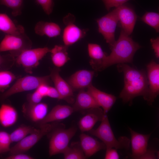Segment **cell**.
Segmentation results:
<instances>
[{
    "mask_svg": "<svg viewBox=\"0 0 159 159\" xmlns=\"http://www.w3.org/2000/svg\"><path fill=\"white\" fill-rule=\"evenodd\" d=\"M119 72H123L124 85L119 97L124 103H132L133 100L138 96H142L146 100L148 91L147 75L143 70H138L126 63L118 64Z\"/></svg>",
    "mask_w": 159,
    "mask_h": 159,
    "instance_id": "cell-1",
    "label": "cell"
},
{
    "mask_svg": "<svg viewBox=\"0 0 159 159\" xmlns=\"http://www.w3.org/2000/svg\"><path fill=\"white\" fill-rule=\"evenodd\" d=\"M141 46L127 34L123 30L118 40L110 49L111 52L100 62L92 66L96 71H100L116 64L132 63L135 53Z\"/></svg>",
    "mask_w": 159,
    "mask_h": 159,
    "instance_id": "cell-2",
    "label": "cell"
},
{
    "mask_svg": "<svg viewBox=\"0 0 159 159\" xmlns=\"http://www.w3.org/2000/svg\"><path fill=\"white\" fill-rule=\"evenodd\" d=\"M89 132L102 141L105 146L106 150L111 148L128 149L129 148L130 140L128 138L122 136L117 139L115 137L107 114H104L100 125L97 128L92 129Z\"/></svg>",
    "mask_w": 159,
    "mask_h": 159,
    "instance_id": "cell-3",
    "label": "cell"
},
{
    "mask_svg": "<svg viewBox=\"0 0 159 159\" xmlns=\"http://www.w3.org/2000/svg\"><path fill=\"white\" fill-rule=\"evenodd\" d=\"M50 78L49 75L43 77L27 75L20 78L9 89L1 93L0 99L4 100L14 94L36 89L42 85H49L51 82Z\"/></svg>",
    "mask_w": 159,
    "mask_h": 159,
    "instance_id": "cell-4",
    "label": "cell"
},
{
    "mask_svg": "<svg viewBox=\"0 0 159 159\" xmlns=\"http://www.w3.org/2000/svg\"><path fill=\"white\" fill-rule=\"evenodd\" d=\"M77 131V128L74 126L68 129L59 127L54 130L49 140V155L52 156L63 153L69 146L70 140L74 135Z\"/></svg>",
    "mask_w": 159,
    "mask_h": 159,
    "instance_id": "cell-5",
    "label": "cell"
},
{
    "mask_svg": "<svg viewBox=\"0 0 159 159\" xmlns=\"http://www.w3.org/2000/svg\"><path fill=\"white\" fill-rule=\"evenodd\" d=\"M50 51L47 47L26 49L17 56L16 62L21 65L27 73L31 74L33 69L38 66L40 60Z\"/></svg>",
    "mask_w": 159,
    "mask_h": 159,
    "instance_id": "cell-6",
    "label": "cell"
},
{
    "mask_svg": "<svg viewBox=\"0 0 159 159\" xmlns=\"http://www.w3.org/2000/svg\"><path fill=\"white\" fill-rule=\"evenodd\" d=\"M53 127L52 125L49 123L41 125L39 129H37L10 148V154L24 153L28 151L42 138L51 131Z\"/></svg>",
    "mask_w": 159,
    "mask_h": 159,
    "instance_id": "cell-7",
    "label": "cell"
},
{
    "mask_svg": "<svg viewBox=\"0 0 159 159\" xmlns=\"http://www.w3.org/2000/svg\"><path fill=\"white\" fill-rule=\"evenodd\" d=\"M98 31L108 44L110 49L115 43V32L119 19L114 9L105 16L96 19Z\"/></svg>",
    "mask_w": 159,
    "mask_h": 159,
    "instance_id": "cell-8",
    "label": "cell"
},
{
    "mask_svg": "<svg viewBox=\"0 0 159 159\" xmlns=\"http://www.w3.org/2000/svg\"><path fill=\"white\" fill-rule=\"evenodd\" d=\"M65 26L63 32L62 39L64 45L69 47L84 38L88 31V29H81L75 24V17L69 13L63 19Z\"/></svg>",
    "mask_w": 159,
    "mask_h": 159,
    "instance_id": "cell-9",
    "label": "cell"
},
{
    "mask_svg": "<svg viewBox=\"0 0 159 159\" xmlns=\"http://www.w3.org/2000/svg\"><path fill=\"white\" fill-rule=\"evenodd\" d=\"M32 44L24 33L18 35L6 34L0 43V52H16L18 55L22 51L31 48Z\"/></svg>",
    "mask_w": 159,
    "mask_h": 159,
    "instance_id": "cell-10",
    "label": "cell"
},
{
    "mask_svg": "<svg viewBox=\"0 0 159 159\" xmlns=\"http://www.w3.org/2000/svg\"><path fill=\"white\" fill-rule=\"evenodd\" d=\"M148 84L147 103L151 105L159 93V64L153 60L147 66Z\"/></svg>",
    "mask_w": 159,
    "mask_h": 159,
    "instance_id": "cell-11",
    "label": "cell"
},
{
    "mask_svg": "<svg viewBox=\"0 0 159 159\" xmlns=\"http://www.w3.org/2000/svg\"><path fill=\"white\" fill-rule=\"evenodd\" d=\"M115 9L122 30L130 36L133 32L137 20V16L135 11L131 7L125 4Z\"/></svg>",
    "mask_w": 159,
    "mask_h": 159,
    "instance_id": "cell-12",
    "label": "cell"
},
{
    "mask_svg": "<svg viewBox=\"0 0 159 159\" xmlns=\"http://www.w3.org/2000/svg\"><path fill=\"white\" fill-rule=\"evenodd\" d=\"M60 70L59 68H54L51 72L50 77L59 94L60 100H65L69 102H73V90L68 83L60 76Z\"/></svg>",
    "mask_w": 159,
    "mask_h": 159,
    "instance_id": "cell-13",
    "label": "cell"
},
{
    "mask_svg": "<svg viewBox=\"0 0 159 159\" xmlns=\"http://www.w3.org/2000/svg\"><path fill=\"white\" fill-rule=\"evenodd\" d=\"M129 128L131 136L132 157L133 159H139L148 150V143L151 133L141 134Z\"/></svg>",
    "mask_w": 159,
    "mask_h": 159,
    "instance_id": "cell-14",
    "label": "cell"
},
{
    "mask_svg": "<svg viewBox=\"0 0 159 159\" xmlns=\"http://www.w3.org/2000/svg\"><path fill=\"white\" fill-rule=\"evenodd\" d=\"M94 75L93 71L79 70L69 77L67 82L73 90H82L87 88L92 84Z\"/></svg>",
    "mask_w": 159,
    "mask_h": 159,
    "instance_id": "cell-15",
    "label": "cell"
},
{
    "mask_svg": "<svg viewBox=\"0 0 159 159\" xmlns=\"http://www.w3.org/2000/svg\"><path fill=\"white\" fill-rule=\"evenodd\" d=\"M48 107L44 103L32 104L28 102L22 106V111L24 115L34 122H40L47 114Z\"/></svg>",
    "mask_w": 159,
    "mask_h": 159,
    "instance_id": "cell-16",
    "label": "cell"
},
{
    "mask_svg": "<svg viewBox=\"0 0 159 159\" xmlns=\"http://www.w3.org/2000/svg\"><path fill=\"white\" fill-rule=\"evenodd\" d=\"M87 88V91L94 97L100 107L102 108L104 114H107L115 102L116 97L100 91L92 84Z\"/></svg>",
    "mask_w": 159,
    "mask_h": 159,
    "instance_id": "cell-17",
    "label": "cell"
},
{
    "mask_svg": "<svg viewBox=\"0 0 159 159\" xmlns=\"http://www.w3.org/2000/svg\"><path fill=\"white\" fill-rule=\"evenodd\" d=\"M88 110V113L80 119L78 122L79 127L83 132L92 129L97 122L101 121L105 114L103 110L100 107Z\"/></svg>",
    "mask_w": 159,
    "mask_h": 159,
    "instance_id": "cell-18",
    "label": "cell"
},
{
    "mask_svg": "<svg viewBox=\"0 0 159 159\" xmlns=\"http://www.w3.org/2000/svg\"><path fill=\"white\" fill-rule=\"evenodd\" d=\"M80 145L87 158L101 150L106 149L103 143L83 133L80 135Z\"/></svg>",
    "mask_w": 159,
    "mask_h": 159,
    "instance_id": "cell-19",
    "label": "cell"
},
{
    "mask_svg": "<svg viewBox=\"0 0 159 159\" xmlns=\"http://www.w3.org/2000/svg\"><path fill=\"white\" fill-rule=\"evenodd\" d=\"M74 112L72 107L67 105H57L54 107L39 122L42 125L62 120L70 116Z\"/></svg>",
    "mask_w": 159,
    "mask_h": 159,
    "instance_id": "cell-20",
    "label": "cell"
},
{
    "mask_svg": "<svg viewBox=\"0 0 159 159\" xmlns=\"http://www.w3.org/2000/svg\"><path fill=\"white\" fill-rule=\"evenodd\" d=\"M92 96L87 91L81 90L72 107L74 111L88 110L100 107Z\"/></svg>",
    "mask_w": 159,
    "mask_h": 159,
    "instance_id": "cell-21",
    "label": "cell"
},
{
    "mask_svg": "<svg viewBox=\"0 0 159 159\" xmlns=\"http://www.w3.org/2000/svg\"><path fill=\"white\" fill-rule=\"evenodd\" d=\"M18 114L16 109L7 104H2L0 107V123L3 127H10L17 121Z\"/></svg>",
    "mask_w": 159,
    "mask_h": 159,
    "instance_id": "cell-22",
    "label": "cell"
},
{
    "mask_svg": "<svg viewBox=\"0 0 159 159\" xmlns=\"http://www.w3.org/2000/svg\"><path fill=\"white\" fill-rule=\"evenodd\" d=\"M0 31L7 34L15 35L24 33V29L22 25L16 24L4 13H0Z\"/></svg>",
    "mask_w": 159,
    "mask_h": 159,
    "instance_id": "cell-23",
    "label": "cell"
},
{
    "mask_svg": "<svg viewBox=\"0 0 159 159\" xmlns=\"http://www.w3.org/2000/svg\"><path fill=\"white\" fill-rule=\"evenodd\" d=\"M34 31L36 34L41 36L45 35L50 38L60 35L61 29L57 24L52 22L40 21L35 26Z\"/></svg>",
    "mask_w": 159,
    "mask_h": 159,
    "instance_id": "cell-24",
    "label": "cell"
},
{
    "mask_svg": "<svg viewBox=\"0 0 159 159\" xmlns=\"http://www.w3.org/2000/svg\"><path fill=\"white\" fill-rule=\"evenodd\" d=\"M68 48V47L65 45H56L50 49L52 61L57 67L63 66L70 60L67 52Z\"/></svg>",
    "mask_w": 159,
    "mask_h": 159,
    "instance_id": "cell-25",
    "label": "cell"
},
{
    "mask_svg": "<svg viewBox=\"0 0 159 159\" xmlns=\"http://www.w3.org/2000/svg\"><path fill=\"white\" fill-rule=\"evenodd\" d=\"M65 159H85V157L80 142L72 143L63 153Z\"/></svg>",
    "mask_w": 159,
    "mask_h": 159,
    "instance_id": "cell-26",
    "label": "cell"
},
{
    "mask_svg": "<svg viewBox=\"0 0 159 159\" xmlns=\"http://www.w3.org/2000/svg\"><path fill=\"white\" fill-rule=\"evenodd\" d=\"M87 48L88 54L91 58L90 63L91 66L100 62L106 55L101 46L98 44L89 43Z\"/></svg>",
    "mask_w": 159,
    "mask_h": 159,
    "instance_id": "cell-27",
    "label": "cell"
},
{
    "mask_svg": "<svg viewBox=\"0 0 159 159\" xmlns=\"http://www.w3.org/2000/svg\"><path fill=\"white\" fill-rule=\"evenodd\" d=\"M37 129L29 126H21L18 127L10 134L11 143L20 141Z\"/></svg>",
    "mask_w": 159,
    "mask_h": 159,
    "instance_id": "cell-28",
    "label": "cell"
},
{
    "mask_svg": "<svg viewBox=\"0 0 159 159\" xmlns=\"http://www.w3.org/2000/svg\"><path fill=\"white\" fill-rule=\"evenodd\" d=\"M16 78L15 75L11 72L0 71V92H4Z\"/></svg>",
    "mask_w": 159,
    "mask_h": 159,
    "instance_id": "cell-29",
    "label": "cell"
},
{
    "mask_svg": "<svg viewBox=\"0 0 159 159\" xmlns=\"http://www.w3.org/2000/svg\"><path fill=\"white\" fill-rule=\"evenodd\" d=\"M141 20L153 28L157 32H159V14L154 12H146L141 18Z\"/></svg>",
    "mask_w": 159,
    "mask_h": 159,
    "instance_id": "cell-30",
    "label": "cell"
},
{
    "mask_svg": "<svg viewBox=\"0 0 159 159\" xmlns=\"http://www.w3.org/2000/svg\"><path fill=\"white\" fill-rule=\"evenodd\" d=\"M23 0H0V4L12 10V14L15 16L21 15Z\"/></svg>",
    "mask_w": 159,
    "mask_h": 159,
    "instance_id": "cell-31",
    "label": "cell"
},
{
    "mask_svg": "<svg viewBox=\"0 0 159 159\" xmlns=\"http://www.w3.org/2000/svg\"><path fill=\"white\" fill-rule=\"evenodd\" d=\"M11 143L10 134L4 131H0V153L9 151Z\"/></svg>",
    "mask_w": 159,
    "mask_h": 159,
    "instance_id": "cell-32",
    "label": "cell"
},
{
    "mask_svg": "<svg viewBox=\"0 0 159 159\" xmlns=\"http://www.w3.org/2000/svg\"><path fill=\"white\" fill-rule=\"evenodd\" d=\"M36 1L41 6L46 14L49 15L52 13L54 6L53 0H36Z\"/></svg>",
    "mask_w": 159,
    "mask_h": 159,
    "instance_id": "cell-33",
    "label": "cell"
},
{
    "mask_svg": "<svg viewBox=\"0 0 159 159\" xmlns=\"http://www.w3.org/2000/svg\"><path fill=\"white\" fill-rule=\"evenodd\" d=\"M106 9L109 11L113 7H117L130 0H101Z\"/></svg>",
    "mask_w": 159,
    "mask_h": 159,
    "instance_id": "cell-34",
    "label": "cell"
},
{
    "mask_svg": "<svg viewBox=\"0 0 159 159\" xmlns=\"http://www.w3.org/2000/svg\"><path fill=\"white\" fill-rule=\"evenodd\" d=\"M43 97L36 90L27 96L28 102L32 104H37L40 102Z\"/></svg>",
    "mask_w": 159,
    "mask_h": 159,
    "instance_id": "cell-35",
    "label": "cell"
},
{
    "mask_svg": "<svg viewBox=\"0 0 159 159\" xmlns=\"http://www.w3.org/2000/svg\"><path fill=\"white\" fill-rule=\"evenodd\" d=\"M0 52V68L3 66L4 67L5 65L10 62H13L14 58L13 55L8 54L6 55H1Z\"/></svg>",
    "mask_w": 159,
    "mask_h": 159,
    "instance_id": "cell-36",
    "label": "cell"
},
{
    "mask_svg": "<svg viewBox=\"0 0 159 159\" xmlns=\"http://www.w3.org/2000/svg\"><path fill=\"white\" fill-rule=\"evenodd\" d=\"M119 158V156L116 149L114 148H111L106 150L105 159H118Z\"/></svg>",
    "mask_w": 159,
    "mask_h": 159,
    "instance_id": "cell-37",
    "label": "cell"
},
{
    "mask_svg": "<svg viewBox=\"0 0 159 159\" xmlns=\"http://www.w3.org/2000/svg\"><path fill=\"white\" fill-rule=\"evenodd\" d=\"M157 152L152 150H147L146 152L139 159H155L158 158Z\"/></svg>",
    "mask_w": 159,
    "mask_h": 159,
    "instance_id": "cell-38",
    "label": "cell"
},
{
    "mask_svg": "<svg viewBox=\"0 0 159 159\" xmlns=\"http://www.w3.org/2000/svg\"><path fill=\"white\" fill-rule=\"evenodd\" d=\"M153 48L154 50L156 57H159V38L157 37L156 38H152L150 40Z\"/></svg>",
    "mask_w": 159,
    "mask_h": 159,
    "instance_id": "cell-39",
    "label": "cell"
},
{
    "mask_svg": "<svg viewBox=\"0 0 159 159\" xmlns=\"http://www.w3.org/2000/svg\"><path fill=\"white\" fill-rule=\"evenodd\" d=\"M47 97L60 100L59 94L56 88L49 86Z\"/></svg>",
    "mask_w": 159,
    "mask_h": 159,
    "instance_id": "cell-40",
    "label": "cell"
},
{
    "mask_svg": "<svg viewBox=\"0 0 159 159\" xmlns=\"http://www.w3.org/2000/svg\"><path fill=\"white\" fill-rule=\"evenodd\" d=\"M6 158L7 159H32L34 158L31 156L24 154V153H20L11 155Z\"/></svg>",
    "mask_w": 159,
    "mask_h": 159,
    "instance_id": "cell-41",
    "label": "cell"
},
{
    "mask_svg": "<svg viewBox=\"0 0 159 159\" xmlns=\"http://www.w3.org/2000/svg\"><path fill=\"white\" fill-rule=\"evenodd\" d=\"M49 85L43 84L39 86L36 89L43 97H47Z\"/></svg>",
    "mask_w": 159,
    "mask_h": 159,
    "instance_id": "cell-42",
    "label": "cell"
}]
</instances>
